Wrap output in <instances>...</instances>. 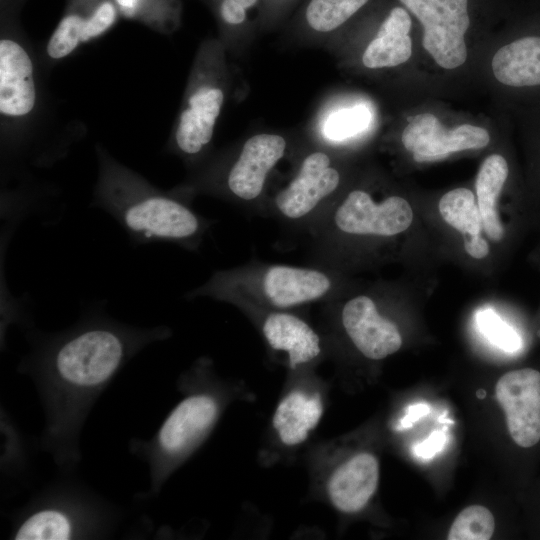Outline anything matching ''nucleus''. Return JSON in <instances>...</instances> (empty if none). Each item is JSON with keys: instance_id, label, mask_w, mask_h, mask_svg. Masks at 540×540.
<instances>
[{"instance_id": "nucleus-1", "label": "nucleus", "mask_w": 540, "mask_h": 540, "mask_svg": "<svg viewBox=\"0 0 540 540\" xmlns=\"http://www.w3.org/2000/svg\"><path fill=\"white\" fill-rule=\"evenodd\" d=\"M105 304L83 309L64 330L29 331V351L18 366L34 382L43 406L42 447L65 470L80 461L83 425L112 379L145 347L171 335L166 326L120 322L105 311Z\"/></svg>"}, {"instance_id": "nucleus-2", "label": "nucleus", "mask_w": 540, "mask_h": 540, "mask_svg": "<svg viewBox=\"0 0 540 540\" xmlns=\"http://www.w3.org/2000/svg\"><path fill=\"white\" fill-rule=\"evenodd\" d=\"M92 206L112 216L133 245L169 242L196 251L213 224L172 192L158 190L107 154Z\"/></svg>"}, {"instance_id": "nucleus-3", "label": "nucleus", "mask_w": 540, "mask_h": 540, "mask_svg": "<svg viewBox=\"0 0 540 540\" xmlns=\"http://www.w3.org/2000/svg\"><path fill=\"white\" fill-rule=\"evenodd\" d=\"M336 291V277L326 266L250 262L219 270L185 296L210 297L249 313L326 302Z\"/></svg>"}, {"instance_id": "nucleus-4", "label": "nucleus", "mask_w": 540, "mask_h": 540, "mask_svg": "<svg viewBox=\"0 0 540 540\" xmlns=\"http://www.w3.org/2000/svg\"><path fill=\"white\" fill-rule=\"evenodd\" d=\"M223 400L215 387L189 388L150 439L130 441V451L148 466L146 498L157 496L169 476L204 441L221 415Z\"/></svg>"}, {"instance_id": "nucleus-5", "label": "nucleus", "mask_w": 540, "mask_h": 540, "mask_svg": "<svg viewBox=\"0 0 540 540\" xmlns=\"http://www.w3.org/2000/svg\"><path fill=\"white\" fill-rule=\"evenodd\" d=\"M116 508L91 491L57 485L26 506L12 526L16 540H69L99 538L113 529Z\"/></svg>"}, {"instance_id": "nucleus-6", "label": "nucleus", "mask_w": 540, "mask_h": 540, "mask_svg": "<svg viewBox=\"0 0 540 540\" xmlns=\"http://www.w3.org/2000/svg\"><path fill=\"white\" fill-rule=\"evenodd\" d=\"M412 221L413 210L404 198L389 196L377 202L367 191L355 189L325 208L307 230L316 253L341 238L392 237Z\"/></svg>"}, {"instance_id": "nucleus-7", "label": "nucleus", "mask_w": 540, "mask_h": 540, "mask_svg": "<svg viewBox=\"0 0 540 540\" xmlns=\"http://www.w3.org/2000/svg\"><path fill=\"white\" fill-rule=\"evenodd\" d=\"M341 183V174L324 151L307 154L291 181L273 197L269 214L281 222L308 229L328 206Z\"/></svg>"}, {"instance_id": "nucleus-8", "label": "nucleus", "mask_w": 540, "mask_h": 540, "mask_svg": "<svg viewBox=\"0 0 540 540\" xmlns=\"http://www.w3.org/2000/svg\"><path fill=\"white\" fill-rule=\"evenodd\" d=\"M422 24L424 49L445 69L465 63L468 0H400Z\"/></svg>"}, {"instance_id": "nucleus-9", "label": "nucleus", "mask_w": 540, "mask_h": 540, "mask_svg": "<svg viewBox=\"0 0 540 540\" xmlns=\"http://www.w3.org/2000/svg\"><path fill=\"white\" fill-rule=\"evenodd\" d=\"M286 139L259 133L248 138L224 178L227 196L240 204L253 205L264 192L269 174L284 157Z\"/></svg>"}, {"instance_id": "nucleus-10", "label": "nucleus", "mask_w": 540, "mask_h": 540, "mask_svg": "<svg viewBox=\"0 0 540 540\" xmlns=\"http://www.w3.org/2000/svg\"><path fill=\"white\" fill-rule=\"evenodd\" d=\"M495 393L513 441L523 448L536 445L540 440V372L532 368L509 371L497 381Z\"/></svg>"}, {"instance_id": "nucleus-11", "label": "nucleus", "mask_w": 540, "mask_h": 540, "mask_svg": "<svg viewBox=\"0 0 540 540\" xmlns=\"http://www.w3.org/2000/svg\"><path fill=\"white\" fill-rule=\"evenodd\" d=\"M401 140L416 162H428L452 152L483 148L490 136L486 129L470 124L446 129L435 115L423 113L409 120Z\"/></svg>"}, {"instance_id": "nucleus-12", "label": "nucleus", "mask_w": 540, "mask_h": 540, "mask_svg": "<svg viewBox=\"0 0 540 540\" xmlns=\"http://www.w3.org/2000/svg\"><path fill=\"white\" fill-rule=\"evenodd\" d=\"M340 323L355 348L368 359H384L402 346L397 325L380 313L367 294H358L342 304Z\"/></svg>"}, {"instance_id": "nucleus-13", "label": "nucleus", "mask_w": 540, "mask_h": 540, "mask_svg": "<svg viewBox=\"0 0 540 540\" xmlns=\"http://www.w3.org/2000/svg\"><path fill=\"white\" fill-rule=\"evenodd\" d=\"M119 13L113 0H69L68 9L48 41V56L63 59L79 44L100 37L115 25Z\"/></svg>"}, {"instance_id": "nucleus-14", "label": "nucleus", "mask_w": 540, "mask_h": 540, "mask_svg": "<svg viewBox=\"0 0 540 540\" xmlns=\"http://www.w3.org/2000/svg\"><path fill=\"white\" fill-rule=\"evenodd\" d=\"M251 314L258 319L262 336L269 348L285 353L290 368L306 366L322 354L320 335L293 310H268Z\"/></svg>"}, {"instance_id": "nucleus-15", "label": "nucleus", "mask_w": 540, "mask_h": 540, "mask_svg": "<svg viewBox=\"0 0 540 540\" xmlns=\"http://www.w3.org/2000/svg\"><path fill=\"white\" fill-rule=\"evenodd\" d=\"M37 99L34 67L26 49L16 40L0 41V112L20 118L34 109Z\"/></svg>"}, {"instance_id": "nucleus-16", "label": "nucleus", "mask_w": 540, "mask_h": 540, "mask_svg": "<svg viewBox=\"0 0 540 540\" xmlns=\"http://www.w3.org/2000/svg\"><path fill=\"white\" fill-rule=\"evenodd\" d=\"M378 482L377 458L371 453L360 452L332 470L326 482V493L338 511L356 513L365 508L373 497Z\"/></svg>"}, {"instance_id": "nucleus-17", "label": "nucleus", "mask_w": 540, "mask_h": 540, "mask_svg": "<svg viewBox=\"0 0 540 540\" xmlns=\"http://www.w3.org/2000/svg\"><path fill=\"white\" fill-rule=\"evenodd\" d=\"M223 102V90L211 84L200 85L190 94L174 134L180 154L195 157L209 145Z\"/></svg>"}, {"instance_id": "nucleus-18", "label": "nucleus", "mask_w": 540, "mask_h": 540, "mask_svg": "<svg viewBox=\"0 0 540 540\" xmlns=\"http://www.w3.org/2000/svg\"><path fill=\"white\" fill-rule=\"evenodd\" d=\"M323 413L324 403L320 394L292 390L278 402L272 426L282 444L295 447L308 439Z\"/></svg>"}, {"instance_id": "nucleus-19", "label": "nucleus", "mask_w": 540, "mask_h": 540, "mask_svg": "<svg viewBox=\"0 0 540 540\" xmlns=\"http://www.w3.org/2000/svg\"><path fill=\"white\" fill-rule=\"evenodd\" d=\"M411 25L410 15L404 8L391 9L363 53L364 66L377 69L405 63L412 54Z\"/></svg>"}, {"instance_id": "nucleus-20", "label": "nucleus", "mask_w": 540, "mask_h": 540, "mask_svg": "<svg viewBox=\"0 0 540 540\" xmlns=\"http://www.w3.org/2000/svg\"><path fill=\"white\" fill-rule=\"evenodd\" d=\"M492 70L507 86L540 85V37H524L501 47L493 56Z\"/></svg>"}, {"instance_id": "nucleus-21", "label": "nucleus", "mask_w": 540, "mask_h": 540, "mask_svg": "<svg viewBox=\"0 0 540 540\" xmlns=\"http://www.w3.org/2000/svg\"><path fill=\"white\" fill-rule=\"evenodd\" d=\"M508 173L509 168L505 158L499 154H492L481 164L475 182L482 226L493 241H500L504 236V228L497 211V201Z\"/></svg>"}, {"instance_id": "nucleus-22", "label": "nucleus", "mask_w": 540, "mask_h": 540, "mask_svg": "<svg viewBox=\"0 0 540 540\" xmlns=\"http://www.w3.org/2000/svg\"><path fill=\"white\" fill-rule=\"evenodd\" d=\"M439 211L444 221L464 236L480 235L481 216L473 192L467 188H456L442 196Z\"/></svg>"}, {"instance_id": "nucleus-23", "label": "nucleus", "mask_w": 540, "mask_h": 540, "mask_svg": "<svg viewBox=\"0 0 540 540\" xmlns=\"http://www.w3.org/2000/svg\"><path fill=\"white\" fill-rule=\"evenodd\" d=\"M369 0H310L305 11L307 24L320 33L331 32L359 11Z\"/></svg>"}, {"instance_id": "nucleus-24", "label": "nucleus", "mask_w": 540, "mask_h": 540, "mask_svg": "<svg viewBox=\"0 0 540 540\" xmlns=\"http://www.w3.org/2000/svg\"><path fill=\"white\" fill-rule=\"evenodd\" d=\"M495 530V520L484 506L471 505L463 509L453 521L448 540H489Z\"/></svg>"}, {"instance_id": "nucleus-25", "label": "nucleus", "mask_w": 540, "mask_h": 540, "mask_svg": "<svg viewBox=\"0 0 540 540\" xmlns=\"http://www.w3.org/2000/svg\"><path fill=\"white\" fill-rule=\"evenodd\" d=\"M479 331L495 346L506 352L518 351L522 340L516 330L492 309H481L476 314Z\"/></svg>"}, {"instance_id": "nucleus-26", "label": "nucleus", "mask_w": 540, "mask_h": 540, "mask_svg": "<svg viewBox=\"0 0 540 540\" xmlns=\"http://www.w3.org/2000/svg\"><path fill=\"white\" fill-rule=\"evenodd\" d=\"M370 118L369 110L362 105L341 109L328 117L324 134L334 141L347 139L365 130Z\"/></svg>"}, {"instance_id": "nucleus-27", "label": "nucleus", "mask_w": 540, "mask_h": 540, "mask_svg": "<svg viewBox=\"0 0 540 540\" xmlns=\"http://www.w3.org/2000/svg\"><path fill=\"white\" fill-rule=\"evenodd\" d=\"M258 0H220L219 15L223 22L231 26L242 24L247 17V10L255 6Z\"/></svg>"}, {"instance_id": "nucleus-28", "label": "nucleus", "mask_w": 540, "mask_h": 540, "mask_svg": "<svg viewBox=\"0 0 540 540\" xmlns=\"http://www.w3.org/2000/svg\"><path fill=\"white\" fill-rule=\"evenodd\" d=\"M446 441V434L435 430L428 438L414 446V454L425 459L433 457L444 447Z\"/></svg>"}, {"instance_id": "nucleus-29", "label": "nucleus", "mask_w": 540, "mask_h": 540, "mask_svg": "<svg viewBox=\"0 0 540 540\" xmlns=\"http://www.w3.org/2000/svg\"><path fill=\"white\" fill-rule=\"evenodd\" d=\"M463 244L466 252L475 259H482L489 253L488 242L480 235L463 236Z\"/></svg>"}, {"instance_id": "nucleus-30", "label": "nucleus", "mask_w": 540, "mask_h": 540, "mask_svg": "<svg viewBox=\"0 0 540 540\" xmlns=\"http://www.w3.org/2000/svg\"><path fill=\"white\" fill-rule=\"evenodd\" d=\"M430 407L425 403H418L408 408L407 414L403 417L399 424V429H405L412 426L420 417L426 415Z\"/></svg>"}]
</instances>
